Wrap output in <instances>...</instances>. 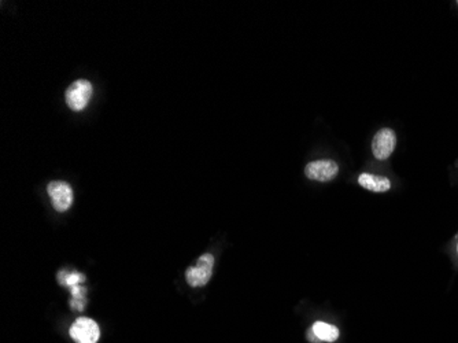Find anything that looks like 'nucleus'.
Listing matches in <instances>:
<instances>
[{"instance_id":"obj_1","label":"nucleus","mask_w":458,"mask_h":343,"mask_svg":"<svg viewBox=\"0 0 458 343\" xmlns=\"http://www.w3.org/2000/svg\"><path fill=\"white\" fill-rule=\"evenodd\" d=\"M214 262L213 254H202L196 264L185 272V282L195 289L206 286L212 279Z\"/></svg>"},{"instance_id":"obj_2","label":"nucleus","mask_w":458,"mask_h":343,"mask_svg":"<svg viewBox=\"0 0 458 343\" xmlns=\"http://www.w3.org/2000/svg\"><path fill=\"white\" fill-rule=\"evenodd\" d=\"M93 87L88 80H77L66 90V105L73 111H81L88 106Z\"/></svg>"},{"instance_id":"obj_3","label":"nucleus","mask_w":458,"mask_h":343,"mask_svg":"<svg viewBox=\"0 0 458 343\" xmlns=\"http://www.w3.org/2000/svg\"><path fill=\"white\" fill-rule=\"evenodd\" d=\"M372 153L376 160L386 161L388 160L395 147H397V135L391 128H382L379 129L372 140Z\"/></svg>"},{"instance_id":"obj_4","label":"nucleus","mask_w":458,"mask_h":343,"mask_svg":"<svg viewBox=\"0 0 458 343\" xmlns=\"http://www.w3.org/2000/svg\"><path fill=\"white\" fill-rule=\"evenodd\" d=\"M71 337L76 343H96L101 337V329L92 319L78 317L71 324Z\"/></svg>"},{"instance_id":"obj_5","label":"nucleus","mask_w":458,"mask_h":343,"mask_svg":"<svg viewBox=\"0 0 458 343\" xmlns=\"http://www.w3.org/2000/svg\"><path fill=\"white\" fill-rule=\"evenodd\" d=\"M339 173V165L332 160L312 161L305 166V175L309 180L327 183L334 180Z\"/></svg>"},{"instance_id":"obj_6","label":"nucleus","mask_w":458,"mask_h":343,"mask_svg":"<svg viewBox=\"0 0 458 343\" xmlns=\"http://www.w3.org/2000/svg\"><path fill=\"white\" fill-rule=\"evenodd\" d=\"M54 209L59 213L66 212L73 203V190L71 184L65 181H51L47 187Z\"/></svg>"},{"instance_id":"obj_7","label":"nucleus","mask_w":458,"mask_h":343,"mask_svg":"<svg viewBox=\"0 0 458 343\" xmlns=\"http://www.w3.org/2000/svg\"><path fill=\"white\" fill-rule=\"evenodd\" d=\"M357 181L362 188L368 190L370 193L382 194L391 190V181L386 176L373 175V173H361Z\"/></svg>"},{"instance_id":"obj_8","label":"nucleus","mask_w":458,"mask_h":343,"mask_svg":"<svg viewBox=\"0 0 458 343\" xmlns=\"http://www.w3.org/2000/svg\"><path fill=\"white\" fill-rule=\"evenodd\" d=\"M310 331L313 332V335L317 338L320 342L334 343L339 339V328L335 325L325 323V322H316L315 324L312 325Z\"/></svg>"},{"instance_id":"obj_9","label":"nucleus","mask_w":458,"mask_h":343,"mask_svg":"<svg viewBox=\"0 0 458 343\" xmlns=\"http://www.w3.org/2000/svg\"><path fill=\"white\" fill-rule=\"evenodd\" d=\"M84 280H86V276L78 272L61 271L58 273V282L61 286H65V287L71 289L74 286H78Z\"/></svg>"},{"instance_id":"obj_10","label":"nucleus","mask_w":458,"mask_h":343,"mask_svg":"<svg viewBox=\"0 0 458 343\" xmlns=\"http://www.w3.org/2000/svg\"><path fill=\"white\" fill-rule=\"evenodd\" d=\"M457 253H458V243H457Z\"/></svg>"}]
</instances>
